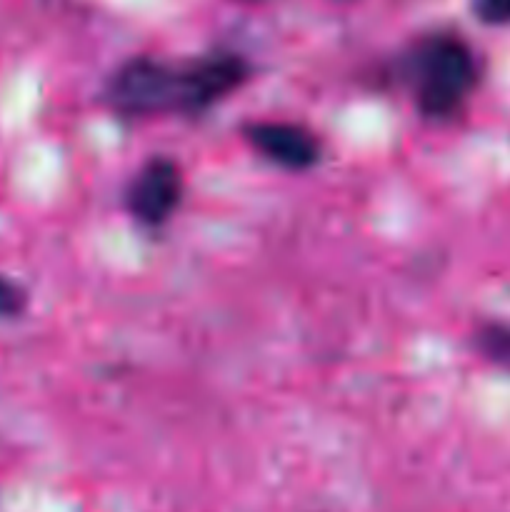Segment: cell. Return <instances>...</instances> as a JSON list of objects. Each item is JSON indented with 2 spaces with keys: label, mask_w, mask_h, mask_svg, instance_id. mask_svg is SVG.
<instances>
[{
  "label": "cell",
  "mask_w": 510,
  "mask_h": 512,
  "mask_svg": "<svg viewBox=\"0 0 510 512\" xmlns=\"http://www.w3.org/2000/svg\"><path fill=\"white\" fill-rule=\"evenodd\" d=\"M248 65L235 55H213L185 65L138 58L118 70L108 88L115 110L128 115L203 110L238 88Z\"/></svg>",
  "instance_id": "cell-1"
},
{
  "label": "cell",
  "mask_w": 510,
  "mask_h": 512,
  "mask_svg": "<svg viewBox=\"0 0 510 512\" xmlns=\"http://www.w3.org/2000/svg\"><path fill=\"white\" fill-rule=\"evenodd\" d=\"M413 73L420 110L428 115H448L475 85V60L460 38L433 35L415 50Z\"/></svg>",
  "instance_id": "cell-2"
},
{
  "label": "cell",
  "mask_w": 510,
  "mask_h": 512,
  "mask_svg": "<svg viewBox=\"0 0 510 512\" xmlns=\"http://www.w3.org/2000/svg\"><path fill=\"white\" fill-rule=\"evenodd\" d=\"M183 178L173 160L155 158L135 175L128 193V205L145 225H160L180 203Z\"/></svg>",
  "instance_id": "cell-3"
},
{
  "label": "cell",
  "mask_w": 510,
  "mask_h": 512,
  "mask_svg": "<svg viewBox=\"0 0 510 512\" xmlns=\"http://www.w3.org/2000/svg\"><path fill=\"white\" fill-rule=\"evenodd\" d=\"M248 140L258 153L290 170H305L318 160L320 145L308 130L290 123H258L248 128Z\"/></svg>",
  "instance_id": "cell-4"
},
{
  "label": "cell",
  "mask_w": 510,
  "mask_h": 512,
  "mask_svg": "<svg viewBox=\"0 0 510 512\" xmlns=\"http://www.w3.org/2000/svg\"><path fill=\"white\" fill-rule=\"evenodd\" d=\"M478 343L480 350H483L488 358H493L495 363L510 368V328H503V325H488V328L480 330Z\"/></svg>",
  "instance_id": "cell-5"
},
{
  "label": "cell",
  "mask_w": 510,
  "mask_h": 512,
  "mask_svg": "<svg viewBox=\"0 0 510 512\" xmlns=\"http://www.w3.org/2000/svg\"><path fill=\"white\" fill-rule=\"evenodd\" d=\"M473 8L478 18L485 20V23H510V0H473Z\"/></svg>",
  "instance_id": "cell-6"
},
{
  "label": "cell",
  "mask_w": 510,
  "mask_h": 512,
  "mask_svg": "<svg viewBox=\"0 0 510 512\" xmlns=\"http://www.w3.org/2000/svg\"><path fill=\"white\" fill-rule=\"evenodd\" d=\"M23 303V293L13 283L0 278V315H18L23 310Z\"/></svg>",
  "instance_id": "cell-7"
}]
</instances>
